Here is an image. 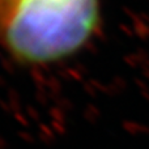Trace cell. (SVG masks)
I'll return each instance as SVG.
<instances>
[{
    "label": "cell",
    "mask_w": 149,
    "mask_h": 149,
    "mask_svg": "<svg viewBox=\"0 0 149 149\" xmlns=\"http://www.w3.org/2000/svg\"><path fill=\"white\" fill-rule=\"evenodd\" d=\"M100 21L98 0H0V45L25 64L77 52Z\"/></svg>",
    "instance_id": "obj_1"
}]
</instances>
